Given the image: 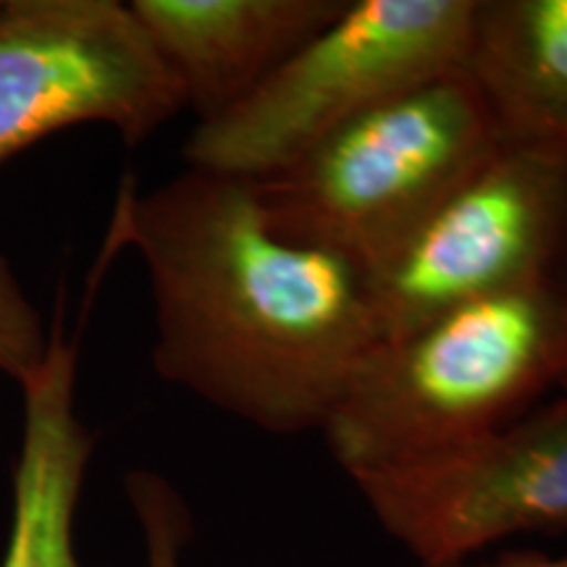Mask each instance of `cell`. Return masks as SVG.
Masks as SVG:
<instances>
[{
	"label": "cell",
	"mask_w": 567,
	"mask_h": 567,
	"mask_svg": "<svg viewBox=\"0 0 567 567\" xmlns=\"http://www.w3.org/2000/svg\"><path fill=\"white\" fill-rule=\"evenodd\" d=\"M155 310L153 365L221 413L276 436L318 431L379 342L368 276L268 226L252 179L187 172L113 213Z\"/></svg>",
	"instance_id": "6da1fadb"
},
{
	"label": "cell",
	"mask_w": 567,
	"mask_h": 567,
	"mask_svg": "<svg viewBox=\"0 0 567 567\" xmlns=\"http://www.w3.org/2000/svg\"><path fill=\"white\" fill-rule=\"evenodd\" d=\"M567 371V281L465 302L379 339L321 434L347 476L442 455L517 421Z\"/></svg>",
	"instance_id": "7a4b0ae2"
},
{
	"label": "cell",
	"mask_w": 567,
	"mask_h": 567,
	"mask_svg": "<svg viewBox=\"0 0 567 567\" xmlns=\"http://www.w3.org/2000/svg\"><path fill=\"white\" fill-rule=\"evenodd\" d=\"M505 142L465 69L402 92L252 179L271 229L365 276Z\"/></svg>",
	"instance_id": "3957f363"
},
{
	"label": "cell",
	"mask_w": 567,
	"mask_h": 567,
	"mask_svg": "<svg viewBox=\"0 0 567 567\" xmlns=\"http://www.w3.org/2000/svg\"><path fill=\"white\" fill-rule=\"evenodd\" d=\"M476 0H347L284 66L197 122L189 168L264 179L402 92L463 69Z\"/></svg>",
	"instance_id": "277c9868"
},
{
	"label": "cell",
	"mask_w": 567,
	"mask_h": 567,
	"mask_svg": "<svg viewBox=\"0 0 567 567\" xmlns=\"http://www.w3.org/2000/svg\"><path fill=\"white\" fill-rule=\"evenodd\" d=\"M567 281V145L505 140L368 274L379 339L465 302Z\"/></svg>",
	"instance_id": "5b68a950"
},
{
	"label": "cell",
	"mask_w": 567,
	"mask_h": 567,
	"mask_svg": "<svg viewBox=\"0 0 567 567\" xmlns=\"http://www.w3.org/2000/svg\"><path fill=\"white\" fill-rule=\"evenodd\" d=\"M182 109L179 80L126 3H0V163L80 124L137 145Z\"/></svg>",
	"instance_id": "8992f818"
},
{
	"label": "cell",
	"mask_w": 567,
	"mask_h": 567,
	"mask_svg": "<svg viewBox=\"0 0 567 567\" xmlns=\"http://www.w3.org/2000/svg\"><path fill=\"white\" fill-rule=\"evenodd\" d=\"M389 538L421 567H463L494 544L567 530V402L442 455L352 476Z\"/></svg>",
	"instance_id": "52a82bcc"
},
{
	"label": "cell",
	"mask_w": 567,
	"mask_h": 567,
	"mask_svg": "<svg viewBox=\"0 0 567 567\" xmlns=\"http://www.w3.org/2000/svg\"><path fill=\"white\" fill-rule=\"evenodd\" d=\"M347 0H132L130 9L208 122L239 105L344 11Z\"/></svg>",
	"instance_id": "ba28073f"
},
{
	"label": "cell",
	"mask_w": 567,
	"mask_h": 567,
	"mask_svg": "<svg viewBox=\"0 0 567 567\" xmlns=\"http://www.w3.org/2000/svg\"><path fill=\"white\" fill-rule=\"evenodd\" d=\"M76 350L53 326L48 354L21 381L24 423L13 465V515L0 567H82L74 517L95 439L74 408Z\"/></svg>",
	"instance_id": "9c48e42d"
},
{
	"label": "cell",
	"mask_w": 567,
	"mask_h": 567,
	"mask_svg": "<svg viewBox=\"0 0 567 567\" xmlns=\"http://www.w3.org/2000/svg\"><path fill=\"white\" fill-rule=\"evenodd\" d=\"M463 69L502 137L567 145V0H476Z\"/></svg>",
	"instance_id": "30bf717a"
},
{
	"label": "cell",
	"mask_w": 567,
	"mask_h": 567,
	"mask_svg": "<svg viewBox=\"0 0 567 567\" xmlns=\"http://www.w3.org/2000/svg\"><path fill=\"white\" fill-rule=\"evenodd\" d=\"M126 496L145 542V565L182 567V551L193 538V515L179 492L158 473L132 471Z\"/></svg>",
	"instance_id": "8fae6325"
},
{
	"label": "cell",
	"mask_w": 567,
	"mask_h": 567,
	"mask_svg": "<svg viewBox=\"0 0 567 567\" xmlns=\"http://www.w3.org/2000/svg\"><path fill=\"white\" fill-rule=\"evenodd\" d=\"M48 342L51 334H45L38 310L0 255V373L17 384L30 379L45 360Z\"/></svg>",
	"instance_id": "7c38bea8"
},
{
	"label": "cell",
	"mask_w": 567,
	"mask_h": 567,
	"mask_svg": "<svg viewBox=\"0 0 567 567\" xmlns=\"http://www.w3.org/2000/svg\"><path fill=\"white\" fill-rule=\"evenodd\" d=\"M463 567H567V551L565 555H547V551L536 549H515L494 559H473Z\"/></svg>",
	"instance_id": "4fadbf2b"
},
{
	"label": "cell",
	"mask_w": 567,
	"mask_h": 567,
	"mask_svg": "<svg viewBox=\"0 0 567 567\" xmlns=\"http://www.w3.org/2000/svg\"><path fill=\"white\" fill-rule=\"evenodd\" d=\"M557 396H559V400L567 402V371L563 375V384H559V389H557Z\"/></svg>",
	"instance_id": "5bb4252c"
}]
</instances>
